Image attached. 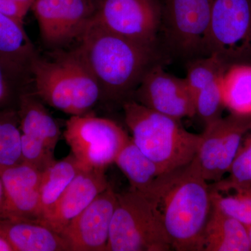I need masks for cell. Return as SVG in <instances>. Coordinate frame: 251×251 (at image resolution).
Here are the masks:
<instances>
[{"mask_svg": "<svg viewBox=\"0 0 251 251\" xmlns=\"http://www.w3.org/2000/svg\"><path fill=\"white\" fill-rule=\"evenodd\" d=\"M159 218L176 251H202L211 210L210 184L192 163L160 175L142 193Z\"/></svg>", "mask_w": 251, "mask_h": 251, "instance_id": "1", "label": "cell"}, {"mask_svg": "<svg viewBox=\"0 0 251 251\" xmlns=\"http://www.w3.org/2000/svg\"><path fill=\"white\" fill-rule=\"evenodd\" d=\"M75 49L98 82L101 99L122 103L156 64V48L110 32L93 19Z\"/></svg>", "mask_w": 251, "mask_h": 251, "instance_id": "2", "label": "cell"}, {"mask_svg": "<svg viewBox=\"0 0 251 251\" xmlns=\"http://www.w3.org/2000/svg\"><path fill=\"white\" fill-rule=\"evenodd\" d=\"M30 72L36 96L71 116L92 113L101 99L98 82L75 48L67 51L56 50L50 58L36 54Z\"/></svg>", "mask_w": 251, "mask_h": 251, "instance_id": "3", "label": "cell"}, {"mask_svg": "<svg viewBox=\"0 0 251 251\" xmlns=\"http://www.w3.org/2000/svg\"><path fill=\"white\" fill-rule=\"evenodd\" d=\"M122 108L133 143L162 173L191 163L199 148L201 134L188 131L180 120L147 108L133 99L124 101Z\"/></svg>", "mask_w": 251, "mask_h": 251, "instance_id": "4", "label": "cell"}, {"mask_svg": "<svg viewBox=\"0 0 251 251\" xmlns=\"http://www.w3.org/2000/svg\"><path fill=\"white\" fill-rule=\"evenodd\" d=\"M171 242L152 204L129 188L117 193L106 251H168Z\"/></svg>", "mask_w": 251, "mask_h": 251, "instance_id": "5", "label": "cell"}, {"mask_svg": "<svg viewBox=\"0 0 251 251\" xmlns=\"http://www.w3.org/2000/svg\"><path fill=\"white\" fill-rule=\"evenodd\" d=\"M64 138L84 168L106 169L130 139L116 122L92 113L71 116Z\"/></svg>", "mask_w": 251, "mask_h": 251, "instance_id": "6", "label": "cell"}, {"mask_svg": "<svg viewBox=\"0 0 251 251\" xmlns=\"http://www.w3.org/2000/svg\"><path fill=\"white\" fill-rule=\"evenodd\" d=\"M207 52L228 66L250 62L251 0H214Z\"/></svg>", "mask_w": 251, "mask_h": 251, "instance_id": "7", "label": "cell"}, {"mask_svg": "<svg viewBox=\"0 0 251 251\" xmlns=\"http://www.w3.org/2000/svg\"><path fill=\"white\" fill-rule=\"evenodd\" d=\"M213 2L214 0H161V30L173 50L186 57L208 55Z\"/></svg>", "mask_w": 251, "mask_h": 251, "instance_id": "8", "label": "cell"}, {"mask_svg": "<svg viewBox=\"0 0 251 251\" xmlns=\"http://www.w3.org/2000/svg\"><path fill=\"white\" fill-rule=\"evenodd\" d=\"M161 20V0H98L93 18L110 32L155 48Z\"/></svg>", "mask_w": 251, "mask_h": 251, "instance_id": "9", "label": "cell"}, {"mask_svg": "<svg viewBox=\"0 0 251 251\" xmlns=\"http://www.w3.org/2000/svg\"><path fill=\"white\" fill-rule=\"evenodd\" d=\"M98 0H34L31 9L43 42L64 50L77 43L93 19Z\"/></svg>", "mask_w": 251, "mask_h": 251, "instance_id": "10", "label": "cell"}, {"mask_svg": "<svg viewBox=\"0 0 251 251\" xmlns=\"http://www.w3.org/2000/svg\"><path fill=\"white\" fill-rule=\"evenodd\" d=\"M132 97L144 106L176 120L196 115L194 101L185 78L168 74L159 64L145 74Z\"/></svg>", "mask_w": 251, "mask_h": 251, "instance_id": "11", "label": "cell"}, {"mask_svg": "<svg viewBox=\"0 0 251 251\" xmlns=\"http://www.w3.org/2000/svg\"><path fill=\"white\" fill-rule=\"evenodd\" d=\"M117 198L109 184L68 225L61 235L70 251H106Z\"/></svg>", "mask_w": 251, "mask_h": 251, "instance_id": "12", "label": "cell"}, {"mask_svg": "<svg viewBox=\"0 0 251 251\" xmlns=\"http://www.w3.org/2000/svg\"><path fill=\"white\" fill-rule=\"evenodd\" d=\"M227 67L214 54L193 59L188 64L184 78L194 101L196 115L205 126L222 117L221 79Z\"/></svg>", "mask_w": 251, "mask_h": 251, "instance_id": "13", "label": "cell"}, {"mask_svg": "<svg viewBox=\"0 0 251 251\" xmlns=\"http://www.w3.org/2000/svg\"><path fill=\"white\" fill-rule=\"evenodd\" d=\"M105 170L84 168L63 193L52 211L41 222L62 234L72 220L108 187L110 183Z\"/></svg>", "mask_w": 251, "mask_h": 251, "instance_id": "14", "label": "cell"}, {"mask_svg": "<svg viewBox=\"0 0 251 251\" xmlns=\"http://www.w3.org/2000/svg\"><path fill=\"white\" fill-rule=\"evenodd\" d=\"M42 172L27 163L0 169L5 196V214L40 221Z\"/></svg>", "mask_w": 251, "mask_h": 251, "instance_id": "15", "label": "cell"}, {"mask_svg": "<svg viewBox=\"0 0 251 251\" xmlns=\"http://www.w3.org/2000/svg\"><path fill=\"white\" fill-rule=\"evenodd\" d=\"M0 234L14 251H70L60 234L36 220L0 216Z\"/></svg>", "mask_w": 251, "mask_h": 251, "instance_id": "16", "label": "cell"}, {"mask_svg": "<svg viewBox=\"0 0 251 251\" xmlns=\"http://www.w3.org/2000/svg\"><path fill=\"white\" fill-rule=\"evenodd\" d=\"M19 117L21 133L45 143L55 150L61 132L58 125L44 102L34 92H24L20 96Z\"/></svg>", "mask_w": 251, "mask_h": 251, "instance_id": "17", "label": "cell"}, {"mask_svg": "<svg viewBox=\"0 0 251 251\" xmlns=\"http://www.w3.org/2000/svg\"><path fill=\"white\" fill-rule=\"evenodd\" d=\"M202 251H251L247 226L212 208L203 233Z\"/></svg>", "mask_w": 251, "mask_h": 251, "instance_id": "18", "label": "cell"}, {"mask_svg": "<svg viewBox=\"0 0 251 251\" xmlns=\"http://www.w3.org/2000/svg\"><path fill=\"white\" fill-rule=\"evenodd\" d=\"M230 116L221 117L205 126L201 143L191 163L203 179L213 183L220 181L219 170L224 157L225 144Z\"/></svg>", "mask_w": 251, "mask_h": 251, "instance_id": "19", "label": "cell"}, {"mask_svg": "<svg viewBox=\"0 0 251 251\" xmlns=\"http://www.w3.org/2000/svg\"><path fill=\"white\" fill-rule=\"evenodd\" d=\"M224 108L230 114L251 117V63L231 64L221 79Z\"/></svg>", "mask_w": 251, "mask_h": 251, "instance_id": "20", "label": "cell"}, {"mask_svg": "<svg viewBox=\"0 0 251 251\" xmlns=\"http://www.w3.org/2000/svg\"><path fill=\"white\" fill-rule=\"evenodd\" d=\"M83 168L71 153L64 159L54 162L43 173L40 186V221L52 211L63 193Z\"/></svg>", "mask_w": 251, "mask_h": 251, "instance_id": "21", "label": "cell"}, {"mask_svg": "<svg viewBox=\"0 0 251 251\" xmlns=\"http://www.w3.org/2000/svg\"><path fill=\"white\" fill-rule=\"evenodd\" d=\"M115 163L129 181L130 188L140 193H145L163 174L156 163L136 146L131 138L117 155Z\"/></svg>", "mask_w": 251, "mask_h": 251, "instance_id": "22", "label": "cell"}, {"mask_svg": "<svg viewBox=\"0 0 251 251\" xmlns=\"http://www.w3.org/2000/svg\"><path fill=\"white\" fill-rule=\"evenodd\" d=\"M36 54L23 24L0 13V58L30 70Z\"/></svg>", "mask_w": 251, "mask_h": 251, "instance_id": "23", "label": "cell"}, {"mask_svg": "<svg viewBox=\"0 0 251 251\" xmlns=\"http://www.w3.org/2000/svg\"><path fill=\"white\" fill-rule=\"evenodd\" d=\"M227 174V177L210 184L211 189L228 193L251 187V128L244 137Z\"/></svg>", "mask_w": 251, "mask_h": 251, "instance_id": "24", "label": "cell"}, {"mask_svg": "<svg viewBox=\"0 0 251 251\" xmlns=\"http://www.w3.org/2000/svg\"><path fill=\"white\" fill-rule=\"evenodd\" d=\"M22 162L21 130L18 112L0 111V169Z\"/></svg>", "mask_w": 251, "mask_h": 251, "instance_id": "25", "label": "cell"}, {"mask_svg": "<svg viewBox=\"0 0 251 251\" xmlns=\"http://www.w3.org/2000/svg\"><path fill=\"white\" fill-rule=\"evenodd\" d=\"M211 190L212 208L247 227L251 225V187L242 188L228 195Z\"/></svg>", "mask_w": 251, "mask_h": 251, "instance_id": "26", "label": "cell"}, {"mask_svg": "<svg viewBox=\"0 0 251 251\" xmlns=\"http://www.w3.org/2000/svg\"><path fill=\"white\" fill-rule=\"evenodd\" d=\"M21 153L23 162L30 165L42 173L56 161L54 159V150L49 148L40 140L22 133Z\"/></svg>", "mask_w": 251, "mask_h": 251, "instance_id": "27", "label": "cell"}, {"mask_svg": "<svg viewBox=\"0 0 251 251\" xmlns=\"http://www.w3.org/2000/svg\"><path fill=\"white\" fill-rule=\"evenodd\" d=\"M25 76H31L29 69L18 67L0 58V105L11 96L15 81Z\"/></svg>", "mask_w": 251, "mask_h": 251, "instance_id": "28", "label": "cell"}, {"mask_svg": "<svg viewBox=\"0 0 251 251\" xmlns=\"http://www.w3.org/2000/svg\"><path fill=\"white\" fill-rule=\"evenodd\" d=\"M31 5L17 0H0V13L23 24L25 16Z\"/></svg>", "mask_w": 251, "mask_h": 251, "instance_id": "29", "label": "cell"}, {"mask_svg": "<svg viewBox=\"0 0 251 251\" xmlns=\"http://www.w3.org/2000/svg\"><path fill=\"white\" fill-rule=\"evenodd\" d=\"M5 214V196L2 181L0 177V216Z\"/></svg>", "mask_w": 251, "mask_h": 251, "instance_id": "30", "label": "cell"}, {"mask_svg": "<svg viewBox=\"0 0 251 251\" xmlns=\"http://www.w3.org/2000/svg\"><path fill=\"white\" fill-rule=\"evenodd\" d=\"M0 251H14L9 242L0 234Z\"/></svg>", "mask_w": 251, "mask_h": 251, "instance_id": "31", "label": "cell"}, {"mask_svg": "<svg viewBox=\"0 0 251 251\" xmlns=\"http://www.w3.org/2000/svg\"><path fill=\"white\" fill-rule=\"evenodd\" d=\"M247 227V233L248 237H249V242H250V245L251 248V225L250 226H248Z\"/></svg>", "mask_w": 251, "mask_h": 251, "instance_id": "32", "label": "cell"}, {"mask_svg": "<svg viewBox=\"0 0 251 251\" xmlns=\"http://www.w3.org/2000/svg\"><path fill=\"white\" fill-rule=\"evenodd\" d=\"M17 1H21V2L26 3V4L32 5L34 0H17Z\"/></svg>", "mask_w": 251, "mask_h": 251, "instance_id": "33", "label": "cell"}]
</instances>
